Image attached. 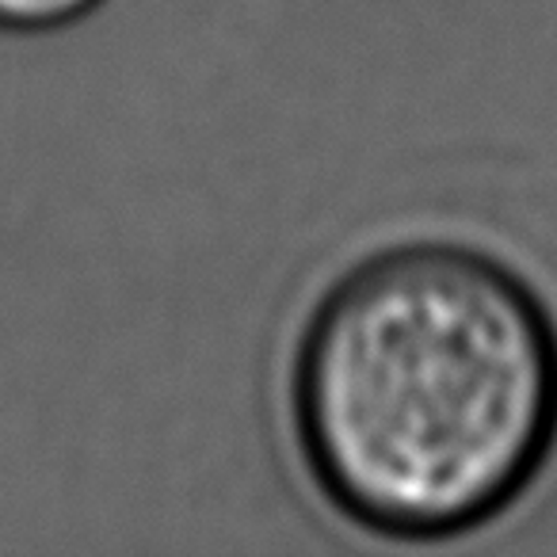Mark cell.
<instances>
[{
	"mask_svg": "<svg viewBox=\"0 0 557 557\" xmlns=\"http://www.w3.org/2000/svg\"><path fill=\"white\" fill-rule=\"evenodd\" d=\"M290 428L325 504L389 542L511 511L557 450V318L508 260L397 240L344 268L290 359Z\"/></svg>",
	"mask_w": 557,
	"mask_h": 557,
	"instance_id": "obj_1",
	"label": "cell"
},
{
	"mask_svg": "<svg viewBox=\"0 0 557 557\" xmlns=\"http://www.w3.org/2000/svg\"><path fill=\"white\" fill-rule=\"evenodd\" d=\"M103 4L108 0H0V32H58Z\"/></svg>",
	"mask_w": 557,
	"mask_h": 557,
	"instance_id": "obj_2",
	"label": "cell"
}]
</instances>
